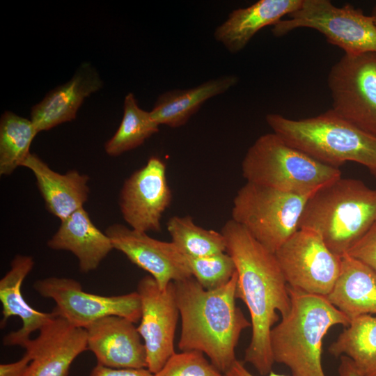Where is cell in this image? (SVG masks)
Instances as JSON below:
<instances>
[{"instance_id": "obj_31", "label": "cell", "mask_w": 376, "mask_h": 376, "mask_svg": "<svg viewBox=\"0 0 376 376\" xmlns=\"http://www.w3.org/2000/svg\"><path fill=\"white\" fill-rule=\"evenodd\" d=\"M90 376H154V374L148 368H111L97 363Z\"/></svg>"}, {"instance_id": "obj_17", "label": "cell", "mask_w": 376, "mask_h": 376, "mask_svg": "<svg viewBox=\"0 0 376 376\" xmlns=\"http://www.w3.org/2000/svg\"><path fill=\"white\" fill-rule=\"evenodd\" d=\"M102 86L103 81L92 64L81 63L68 81L49 91L32 107L30 120L38 133L75 119L84 100Z\"/></svg>"}, {"instance_id": "obj_1", "label": "cell", "mask_w": 376, "mask_h": 376, "mask_svg": "<svg viewBox=\"0 0 376 376\" xmlns=\"http://www.w3.org/2000/svg\"><path fill=\"white\" fill-rule=\"evenodd\" d=\"M221 232L226 241V252L236 268V298L245 304L251 316L252 334L244 361L266 376L274 363L269 336L279 320L277 311L283 318L291 307L288 286L274 253L243 226L231 219Z\"/></svg>"}, {"instance_id": "obj_26", "label": "cell", "mask_w": 376, "mask_h": 376, "mask_svg": "<svg viewBox=\"0 0 376 376\" xmlns=\"http://www.w3.org/2000/svg\"><path fill=\"white\" fill-rule=\"evenodd\" d=\"M159 126L150 111L140 108L134 95L129 93L125 97L121 123L113 136L106 142L105 152L116 157L133 150L158 132Z\"/></svg>"}, {"instance_id": "obj_16", "label": "cell", "mask_w": 376, "mask_h": 376, "mask_svg": "<svg viewBox=\"0 0 376 376\" xmlns=\"http://www.w3.org/2000/svg\"><path fill=\"white\" fill-rule=\"evenodd\" d=\"M88 350L97 363L111 368H147V354L137 327L118 315L102 318L85 328Z\"/></svg>"}, {"instance_id": "obj_21", "label": "cell", "mask_w": 376, "mask_h": 376, "mask_svg": "<svg viewBox=\"0 0 376 376\" xmlns=\"http://www.w3.org/2000/svg\"><path fill=\"white\" fill-rule=\"evenodd\" d=\"M302 0H259L252 5L233 10L218 26L214 38L231 54L242 50L263 28L274 25L295 11Z\"/></svg>"}, {"instance_id": "obj_13", "label": "cell", "mask_w": 376, "mask_h": 376, "mask_svg": "<svg viewBox=\"0 0 376 376\" xmlns=\"http://www.w3.org/2000/svg\"><path fill=\"white\" fill-rule=\"evenodd\" d=\"M172 200L162 159L150 157L123 183L118 199L123 218L130 228L146 233L160 232L162 217Z\"/></svg>"}, {"instance_id": "obj_15", "label": "cell", "mask_w": 376, "mask_h": 376, "mask_svg": "<svg viewBox=\"0 0 376 376\" xmlns=\"http://www.w3.org/2000/svg\"><path fill=\"white\" fill-rule=\"evenodd\" d=\"M23 348L31 355L24 376H68L75 359L88 350L86 331L56 315Z\"/></svg>"}, {"instance_id": "obj_23", "label": "cell", "mask_w": 376, "mask_h": 376, "mask_svg": "<svg viewBox=\"0 0 376 376\" xmlns=\"http://www.w3.org/2000/svg\"><path fill=\"white\" fill-rule=\"evenodd\" d=\"M238 77L227 75L210 79L188 89H175L161 94L150 111L159 125L176 128L186 124L209 99L222 94L238 82Z\"/></svg>"}, {"instance_id": "obj_7", "label": "cell", "mask_w": 376, "mask_h": 376, "mask_svg": "<svg viewBox=\"0 0 376 376\" xmlns=\"http://www.w3.org/2000/svg\"><path fill=\"white\" fill-rule=\"evenodd\" d=\"M315 192H285L246 182L233 199L231 219L274 253L299 230L305 205Z\"/></svg>"}, {"instance_id": "obj_6", "label": "cell", "mask_w": 376, "mask_h": 376, "mask_svg": "<svg viewBox=\"0 0 376 376\" xmlns=\"http://www.w3.org/2000/svg\"><path fill=\"white\" fill-rule=\"evenodd\" d=\"M242 173L247 182L297 194L315 192L341 177L339 169L290 146L274 132L259 136L249 148Z\"/></svg>"}, {"instance_id": "obj_28", "label": "cell", "mask_w": 376, "mask_h": 376, "mask_svg": "<svg viewBox=\"0 0 376 376\" xmlns=\"http://www.w3.org/2000/svg\"><path fill=\"white\" fill-rule=\"evenodd\" d=\"M185 257L192 276L207 290L225 285L236 272L234 261L226 252L205 257Z\"/></svg>"}, {"instance_id": "obj_35", "label": "cell", "mask_w": 376, "mask_h": 376, "mask_svg": "<svg viewBox=\"0 0 376 376\" xmlns=\"http://www.w3.org/2000/svg\"><path fill=\"white\" fill-rule=\"evenodd\" d=\"M370 15L373 17L374 22L376 24V6L373 8Z\"/></svg>"}, {"instance_id": "obj_30", "label": "cell", "mask_w": 376, "mask_h": 376, "mask_svg": "<svg viewBox=\"0 0 376 376\" xmlns=\"http://www.w3.org/2000/svg\"><path fill=\"white\" fill-rule=\"evenodd\" d=\"M346 254L376 271V221Z\"/></svg>"}, {"instance_id": "obj_2", "label": "cell", "mask_w": 376, "mask_h": 376, "mask_svg": "<svg viewBox=\"0 0 376 376\" xmlns=\"http://www.w3.org/2000/svg\"><path fill=\"white\" fill-rule=\"evenodd\" d=\"M236 272L225 285L205 289L193 276L174 281L181 318L178 347L198 351L222 373L237 360L235 347L243 330L251 327L235 303Z\"/></svg>"}, {"instance_id": "obj_11", "label": "cell", "mask_w": 376, "mask_h": 376, "mask_svg": "<svg viewBox=\"0 0 376 376\" xmlns=\"http://www.w3.org/2000/svg\"><path fill=\"white\" fill-rule=\"evenodd\" d=\"M274 255L288 285L309 294L327 297L340 272L341 256L309 229H299Z\"/></svg>"}, {"instance_id": "obj_22", "label": "cell", "mask_w": 376, "mask_h": 376, "mask_svg": "<svg viewBox=\"0 0 376 376\" xmlns=\"http://www.w3.org/2000/svg\"><path fill=\"white\" fill-rule=\"evenodd\" d=\"M350 320L376 314V271L345 254L337 281L326 297Z\"/></svg>"}, {"instance_id": "obj_18", "label": "cell", "mask_w": 376, "mask_h": 376, "mask_svg": "<svg viewBox=\"0 0 376 376\" xmlns=\"http://www.w3.org/2000/svg\"><path fill=\"white\" fill-rule=\"evenodd\" d=\"M34 265L33 258L27 255H16L10 263V270L0 281V301L2 304L3 329L10 317L17 316L22 326L17 331L6 334L3 338L6 346H24L31 340V334L40 331L56 314L52 311L45 313L34 309L23 297L22 285Z\"/></svg>"}, {"instance_id": "obj_20", "label": "cell", "mask_w": 376, "mask_h": 376, "mask_svg": "<svg viewBox=\"0 0 376 376\" xmlns=\"http://www.w3.org/2000/svg\"><path fill=\"white\" fill-rule=\"evenodd\" d=\"M47 245L51 249L74 254L79 271L84 274L96 269L113 249L110 238L96 227L84 207L61 221Z\"/></svg>"}, {"instance_id": "obj_32", "label": "cell", "mask_w": 376, "mask_h": 376, "mask_svg": "<svg viewBox=\"0 0 376 376\" xmlns=\"http://www.w3.org/2000/svg\"><path fill=\"white\" fill-rule=\"evenodd\" d=\"M31 360L30 352L25 350L24 355L19 360L0 365V376H24Z\"/></svg>"}, {"instance_id": "obj_34", "label": "cell", "mask_w": 376, "mask_h": 376, "mask_svg": "<svg viewBox=\"0 0 376 376\" xmlns=\"http://www.w3.org/2000/svg\"><path fill=\"white\" fill-rule=\"evenodd\" d=\"M338 376H361L356 369L352 360L346 356L340 357Z\"/></svg>"}, {"instance_id": "obj_8", "label": "cell", "mask_w": 376, "mask_h": 376, "mask_svg": "<svg viewBox=\"0 0 376 376\" xmlns=\"http://www.w3.org/2000/svg\"><path fill=\"white\" fill-rule=\"evenodd\" d=\"M288 16L273 25L272 32L275 37L308 28L324 35L328 42L342 49L344 54L376 53L374 19L352 4L337 7L329 0H302L300 7Z\"/></svg>"}, {"instance_id": "obj_5", "label": "cell", "mask_w": 376, "mask_h": 376, "mask_svg": "<svg viewBox=\"0 0 376 376\" xmlns=\"http://www.w3.org/2000/svg\"><path fill=\"white\" fill-rule=\"evenodd\" d=\"M266 122L288 144L315 159L338 169L347 162H356L376 178V138L331 109L318 116L297 120L269 113Z\"/></svg>"}, {"instance_id": "obj_9", "label": "cell", "mask_w": 376, "mask_h": 376, "mask_svg": "<svg viewBox=\"0 0 376 376\" xmlns=\"http://www.w3.org/2000/svg\"><path fill=\"white\" fill-rule=\"evenodd\" d=\"M336 115L376 138V53L344 54L327 79Z\"/></svg>"}, {"instance_id": "obj_10", "label": "cell", "mask_w": 376, "mask_h": 376, "mask_svg": "<svg viewBox=\"0 0 376 376\" xmlns=\"http://www.w3.org/2000/svg\"><path fill=\"white\" fill-rule=\"evenodd\" d=\"M35 290L56 303L53 311L74 327L84 328L109 315L125 318L134 324L141 320V303L137 291L103 296L84 291L77 281L51 276L36 281Z\"/></svg>"}, {"instance_id": "obj_4", "label": "cell", "mask_w": 376, "mask_h": 376, "mask_svg": "<svg viewBox=\"0 0 376 376\" xmlns=\"http://www.w3.org/2000/svg\"><path fill=\"white\" fill-rule=\"evenodd\" d=\"M376 221V189L342 177L318 189L308 200L299 229L320 235L328 248L343 256Z\"/></svg>"}, {"instance_id": "obj_25", "label": "cell", "mask_w": 376, "mask_h": 376, "mask_svg": "<svg viewBox=\"0 0 376 376\" xmlns=\"http://www.w3.org/2000/svg\"><path fill=\"white\" fill-rule=\"evenodd\" d=\"M31 120L10 111L0 119V175H10L30 155L31 143L37 135Z\"/></svg>"}, {"instance_id": "obj_14", "label": "cell", "mask_w": 376, "mask_h": 376, "mask_svg": "<svg viewBox=\"0 0 376 376\" xmlns=\"http://www.w3.org/2000/svg\"><path fill=\"white\" fill-rule=\"evenodd\" d=\"M104 233L113 249L122 252L132 263L148 272L164 290L171 282L192 277L187 258L172 242L160 241L146 233L121 224L109 226Z\"/></svg>"}, {"instance_id": "obj_19", "label": "cell", "mask_w": 376, "mask_h": 376, "mask_svg": "<svg viewBox=\"0 0 376 376\" xmlns=\"http://www.w3.org/2000/svg\"><path fill=\"white\" fill-rule=\"evenodd\" d=\"M22 166L32 171L47 211L61 221L84 207L88 201V175L77 170L57 173L34 153H30Z\"/></svg>"}, {"instance_id": "obj_27", "label": "cell", "mask_w": 376, "mask_h": 376, "mask_svg": "<svg viewBox=\"0 0 376 376\" xmlns=\"http://www.w3.org/2000/svg\"><path fill=\"white\" fill-rule=\"evenodd\" d=\"M171 242L187 257L198 258L226 252L221 232L196 225L189 216H173L167 222Z\"/></svg>"}, {"instance_id": "obj_12", "label": "cell", "mask_w": 376, "mask_h": 376, "mask_svg": "<svg viewBox=\"0 0 376 376\" xmlns=\"http://www.w3.org/2000/svg\"><path fill=\"white\" fill-rule=\"evenodd\" d=\"M141 316L137 330L143 340L147 354V368L158 372L175 353L174 338L180 315L174 283L161 290L150 275L138 283Z\"/></svg>"}, {"instance_id": "obj_24", "label": "cell", "mask_w": 376, "mask_h": 376, "mask_svg": "<svg viewBox=\"0 0 376 376\" xmlns=\"http://www.w3.org/2000/svg\"><path fill=\"white\" fill-rule=\"evenodd\" d=\"M328 350L336 357L350 358L361 376H376V317L351 320Z\"/></svg>"}, {"instance_id": "obj_33", "label": "cell", "mask_w": 376, "mask_h": 376, "mask_svg": "<svg viewBox=\"0 0 376 376\" xmlns=\"http://www.w3.org/2000/svg\"><path fill=\"white\" fill-rule=\"evenodd\" d=\"M224 376H255L251 373L244 366V363L236 360L230 368L224 373ZM266 376H288L283 374H278L274 371H271Z\"/></svg>"}, {"instance_id": "obj_3", "label": "cell", "mask_w": 376, "mask_h": 376, "mask_svg": "<svg viewBox=\"0 0 376 376\" xmlns=\"http://www.w3.org/2000/svg\"><path fill=\"white\" fill-rule=\"evenodd\" d=\"M288 292L290 312L270 332L274 361L287 366L292 376H326L322 364L324 337L333 326L346 327L350 320L325 296L290 286Z\"/></svg>"}, {"instance_id": "obj_29", "label": "cell", "mask_w": 376, "mask_h": 376, "mask_svg": "<svg viewBox=\"0 0 376 376\" xmlns=\"http://www.w3.org/2000/svg\"><path fill=\"white\" fill-rule=\"evenodd\" d=\"M154 376H224L198 351L175 353Z\"/></svg>"}]
</instances>
